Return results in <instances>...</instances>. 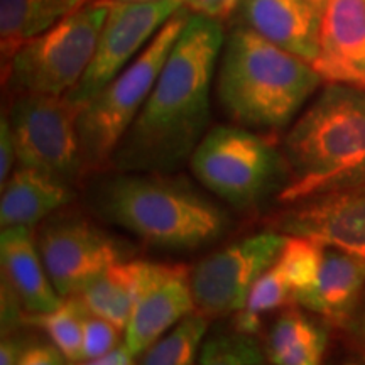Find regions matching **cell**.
I'll return each instance as SVG.
<instances>
[{
    "instance_id": "obj_1",
    "label": "cell",
    "mask_w": 365,
    "mask_h": 365,
    "mask_svg": "<svg viewBox=\"0 0 365 365\" xmlns=\"http://www.w3.org/2000/svg\"><path fill=\"white\" fill-rule=\"evenodd\" d=\"M225 38L222 22L190 14L144 107L113 153L120 173L171 175L208 132L210 88Z\"/></svg>"
},
{
    "instance_id": "obj_2",
    "label": "cell",
    "mask_w": 365,
    "mask_h": 365,
    "mask_svg": "<svg viewBox=\"0 0 365 365\" xmlns=\"http://www.w3.org/2000/svg\"><path fill=\"white\" fill-rule=\"evenodd\" d=\"M282 156L284 203L365 182L364 86L328 81L286 134Z\"/></svg>"
},
{
    "instance_id": "obj_3",
    "label": "cell",
    "mask_w": 365,
    "mask_h": 365,
    "mask_svg": "<svg viewBox=\"0 0 365 365\" xmlns=\"http://www.w3.org/2000/svg\"><path fill=\"white\" fill-rule=\"evenodd\" d=\"M322 81L308 61L240 26L230 31L223 44L217 93L227 117L237 125L276 132L298 115Z\"/></svg>"
},
{
    "instance_id": "obj_4",
    "label": "cell",
    "mask_w": 365,
    "mask_h": 365,
    "mask_svg": "<svg viewBox=\"0 0 365 365\" xmlns=\"http://www.w3.org/2000/svg\"><path fill=\"white\" fill-rule=\"evenodd\" d=\"M91 208L103 220L145 244L191 250L225 234V210L190 182L158 173H120L103 178L91 193Z\"/></svg>"
},
{
    "instance_id": "obj_5",
    "label": "cell",
    "mask_w": 365,
    "mask_h": 365,
    "mask_svg": "<svg viewBox=\"0 0 365 365\" xmlns=\"http://www.w3.org/2000/svg\"><path fill=\"white\" fill-rule=\"evenodd\" d=\"M190 14L180 9L148 48L80 108L76 127L86 175L110 168L117 145L144 107Z\"/></svg>"
},
{
    "instance_id": "obj_6",
    "label": "cell",
    "mask_w": 365,
    "mask_h": 365,
    "mask_svg": "<svg viewBox=\"0 0 365 365\" xmlns=\"http://www.w3.org/2000/svg\"><path fill=\"white\" fill-rule=\"evenodd\" d=\"M108 9L110 0H88L78 11L22 44L2 68L9 95L65 97L70 93L95 56Z\"/></svg>"
},
{
    "instance_id": "obj_7",
    "label": "cell",
    "mask_w": 365,
    "mask_h": 365,
    "mask_svg": "<svg viewBox=\"0 0 365 365\" xmlns=\"http://www.w3.org/2000/svg\"><path fill=\"white\" fill-rule=\"evenodd\" d=\"M190 168L208 191L232 207L257 205L287 178L286 161L267 137L240 125L208 130L190 159Z\"/></svg>"
},
{
    "instance_id": "obj_8",
    "label": "cell",
    "mask_w": 365,
    "mask_h": 365,
    "mask_svg": "<svg viewBox=\"0 0 365 365\" xmlns=\"http://www.w3.org/2000/svg\"><path fill=\"white\" fill-rule=\"evenodd\" d=\"M80 107L66 97L14 95L6 115L19 166L33 168L75 186L86 176L78 127Z\"/></svg>"
},
{
    "instance_id": "obj_9",
    "label": "cell",
    "mask_w": 365,
    "mask_h": 365,
    "mask_svg": "<svg viewBox=\"0 0 365 365\" xmlns=\"http://www.w3.org/2000/svg\"><path fill=\"white\" fill-rule=\"evenodd\" d=\"M286 235L266 232L215 250L191 269L196 312L207 318L239 313L254 282L274 266Z\"/></svg>"
},
{
    "instance_id": "obj_10",
    "label": "cell",
    "mask_w": 365,
    "mask_h": 365,
    "mask_svg": "<svg viewBox=\"0 0 365 365\" xmlns=\"http://www.w3.org/2000/svg\"><path fill=\"white\" fill-rule=\"evenodd\" d=\"M36 242L49 279L63 299L78 296L125 257L124 244L80 215H56L41 227Z\"/></svg>"
},
{
    "instance_id": "obj_11",
    "label": "cell",
    "mask_w": 365,
    "mask_h": 365,
    "mask_svg": "<svg viewBox=\"0 0 365 365\" xmlns=\"http://www.w3.org/2000/svg\"><path fill=\"white\" fill-rule=\"evenodd\" d=\"M182 7V0L110 2L88 70L65 97L76 107H83L148 48L161 27Z\"/></svg>"
},
{
    "instance_id": "obj_12",
    "label": "cell",
    "mask_w": 365,
    "mask_h": 365,
    "mask_svg": "<svg viewBox=\"0 0 365 365\" xmlns=\"http://www.w3.org/2000/svg\"><path fill=\"white\" fill-rule=\"evenodd\" d=\"M291 205L276 220L281 234L307 237L365 261V182Z\"/></svg>"
},
{
    "instance_id": "obj_13",
    "label": "cell",
    "mask_w": 365,
    "mask_h": 365,
    "mask_svg": "<svg viewBox=\"0 0 365 365\" xmlns=\"http://www.w3.org/2000/svg\"><path fill=\"white\" fill-rule=\"evenodd\" d=\"M195 309L188 267L145 261L143 284L125 327L124 345L132 355H140Z\"/></svg>"
},
{
    "instance_id": "obj_14",
    "label": "cell",
    "mask_w": 365,
    "mask_h": 365,
    "mask_svg": "<svg viewBox=\"0 0 365 365\" xmlns=\"http://www.w3.org/2000/svg\"><path fill=\"white\" fill-rule=\"evenodd\" d=\"M313 68L325 81L365 88V0H328Z\"/></svg>"
},
{
    "instance_id": "obj_15",
    "label": "cell",
    "mask_w": 365,
    "mask_h": 365,
    "mask_svg": "<svg viewBox=\"0 0 365 365\" xmlns=\"http://www.w3.org/2000/svg\"><path fill=\"white\" fill-rule=\"evenodd\" d=\"M240 17L264 39L309 65L319 53L322 12L308 0H242Z\"/></svg>"
},
{
    "instance_id": "obj_16",
    "label": "cell",
    "mask_w": 365,
    "mask_h": 365,
    "mask_svg": "<svg viewBox=\"0 0 365 365\" xmlns=\"http://www.w3.org/2000/svg\"><path fill=\"white\" fill-rule=\"evenodd\" d=\"M364 287L365 261L344 250L325 247L317 281L312 289L296 298V304L341 327L357 309Z\"/></svg>"
},
{
    "instance_id": "obj_17",
    "label": "cell",
    "mask_w": 365,
    "mask_h": 365,
    "mask_svg": "<svg viewBox=\"0 0 365 365\" xmlns=\"http://www.w3.org/2000/svg\"><path fill=\"white\" fill-rule=\"evenodd\" d=\"M2 276L19 294L27 314L49 313L63 303L54 289L31 227H7L0 235Z\"/></svg>"
},
{
    "instance_id": "obj_18",
    "label": "cell",
    "mask_w": 365,
    "mask_h": 365,
    "mask_svg": "<svg viewBox=\"0 0 365 365\" xmlns=\"http://www.w3.org/2000/svg\"><path fill=\"white\" fill-rule=\"evenodd\" d=\"M75 198V186L33 168L19 166L2 186L0 223L33 227L51 217Z\"/></svg>"
},
{
    "instance_id": "obj_19",
    "label": "cell",
    "mask_w": 365,
    "mask_h": 365,
    "mask_svg": "<svg viewBox=\"0 0 365 365\" xmlns=\"http://www.w3.org/2000/svg\"><path fill=\"white\" fill-rule=\"evenodd\" d=\"M88 0H0V53L7 66L22 44L58 24Z\"/></svg>"
},
{
    "instance_id": "obj_20",
    "label": "cell",
    "mask_w": 365,
    "mask_h": 365,
    "mask_svg": "<svg viewBox=\"0 0 365 365\" xmlns=\"http://www.w3.org/2000/svg\"><path fill=\"white\" fill-rule=\"evenodd\" d=\"M145 261H120L100 274L78 298L86 312L125 330L143 284Z\"/></svg>"
},
{
    "instance_id": "obj_21",
    "label": "cell",
    "mask_w": 365,
    "mask_h": 365,
    "mask_svg": "<svg viewBox=\"0 0 365 365\" xmlns=\"http://www.w3.org/2000/svg\"><path fill=\"white\" fill-rule=\"evenodd\" d=\"M327 333L298 308H287L267 335L266 354L272 365H323Z\"/></svg>"
},
{
    "instance_id": "obj_22",
    "label": "cell",
    "mask_w": 365,
    "mask_h": 365,
    "mask_svg": "<svg viewBox=\"0 0 365 365\" xmlns=\"http://www.w3.org/2000/svg\"><path fill=\"white\" fill-rule=\"evenodd\" d=\"M86 314L88 312L78 298H68L53 312L27 314L26 325L41 328L66 360L80 362Z\"/></svg>"
},
{
    "instance_id": "obj_23",
    "label": "cell",
    "mask_w": 365,
    "mask_h": 365,
    "mask_svg": "<svg viewBox=\"0 0 365 365\" xmlns=\"http://www.w3.org/2000/svg\"><path fill=\"white\" fill-rule=\"evenodd\" d=\"M207 330L208 318L198 312L191 313L140 354L137 365H193Z\"/></svg>"
},
{
    "instance_id": "obj_24",
    "label": "cell",
    "mask_w": 365,
    "mask_h": 365,
    "mask_svg": "<svg viewBox=\"0 0 365 365\" xmlns=\"http://www.w3.org/2000/svg\"><path fill=\"white\" fill-rule=\"evenodd\" d=\"M289 304H294L293 291L276 267H269L250 287L244 308L235 317V330L257 335L261 331V317L264 313H271Z\"/></svg>"
},
{
    "instance_id": "obj_25",
    "label": "cell",
    "mask_w": 365,
    "mask_h": 365,
    "mask_svg": "<svg viewBox=\"0 0 365 365\" xmlns=\"http://www.w3.org/2000/svg\"><path fill=\"white\" fill-rule=\"evenodd\" d=\"M323 249L325 245L307 239V237L286 235L284 247H282L277 261L274 262V267L281 272L287 286L293 291L294 304L296 298L312 289L317 281L319 266H322Z\"/></svg>"
},
{
    "instance_id": "obj_26",
    "label": "cell",
    "mask_w": 365,
    "mask_h": 365,
    "mask_svg": "<svg viewBox=\"0 0 365 365\" xmlns=\"http://www.w3.org/2000/svg\"><path fill=\"white\" fill-rule=\"evenodd\" d=\"M196 365H272L266 346L247 333H220L205 341Z\"/></svg>"
},
{
    "instance_id": "obj_27",
    "label": "cell",
    "mask_w": 365,
    "mask_h": 365,
    "mask_svg": "<svg viewBox=\"0 0 365 365\" xmlns=\"http://www.w3.org/2000/svg\"><path fill=\"white\" fill-rule=\"evenodd\" d=\"M118 328L107 319L86 314L83 325V346L81 360H90L107 355L118 346Z\"/></svg>"
},
{
    "instance_id": "obj_28",
    "label": "cell",
    "mask_w": 365,
    "mask_h": 365,
    "mask_svg": "<svg viewBox=\"0 0 365 365\" xmlns=\"http://www.w3.org/2000/svg\"><path fill=\"white\" fill-rule=\"evenodd\" d=\"M240 4L242 0H182V6L191 14L218 22L230 19Z\"/></svg>"
},
{
    "instance_id": "obj_29",
    "label": "cell",
    "mask_w": 365,
    "mask_h": 365,
    "mask_svg": "<svg viewBox=\"0 0 365 365\" xmlns=\"http://www.w3.org/2000/svg\"><path fill=\"white\" fill-rule=\"evenodd\" d=\"M17 365H66V357L53 344L29 341L22 350Z\"/></svg>"
},
{
    "instance_id": "obj_30",
    "label": "cell",
    "mask_w": 365,
    "mask_h": 365,
    "mask_svg": "<svg viewBox=\"0 0 365 365\" xmlns=\"http://www.w3.org/2000/svg\"><path fill=\"white\" fill-rule=\"evenodd\" d=\"M16 161L17 154L12 130L11 125H9L6 112H2V120H0V182H2V186L6 185L14 173V164H16Z\"/></svg>"
},
{
    "instance_id": "obj_31",
    "label": "cell",
    "mask_w": 365,
    "mask_h": 365,
    "mask_svg": "<svg viewBox=\"0 0 365 365\" xmlns=\"http://www.w3.org/2000/svg\"><path fill=\"white\" fill-rule=\"evenodd\" d=\"M29 344L27 339L21 336V333H11V335L2 336V345H0V365H17L22 350Z\"/></svg>"
},
{
    "instance_id": "obj_32",
    "label": "cell",
    "mask_w": 365,
    "mask_h": 365,
    "mask_svg": "<svg viewBox=\"0 0 365 365\" xmlns=\"http://www.w3.org/2000/svg\"><path fill=\"white\" fill-rule=\"evenodd\" d=\"M134 357L135 355H132L125 345H120L102 357L80 360V362H71L70 365H137Z\"/></svg>"
},
{
    "instance_id": "obj_33",
    "label": "cell",
    "mask_w": 365,
    "mask_h": 365,
    "mask_svg": "<svg viewBox=\"0 0 365 365\" xmlns=\"http://www.w3.org/2000/svg\"><path fill=\"white\" fill-rule=\"evenodd\" d=\"M346 325H350L355 344H357L359 352L362 354L365 362V299L364 303H359L357 309H355L352 318H350V322L346 323Z\"/></svg>"
},
{
    "instance_id": "obj_34",
    "label": "cell",
    "mask_w": 365,
    "mask_h": 365,
    "mask_svg": "<svg viewBox=\"0 0 365 365\" xmlns=\"http://www.w3.org/2000/svg\"><path fill=\"white\" fill-rule=\"evenodd\" d=\"M309 4H312V6H314L318 9L319 12H323V9L327 7V4H328V0H308Z\"/></svg>"
},
{
    "instance_id": "obj_35",
    "label": "cell",
    "mask_w": 365,
    "mask_h": 365,
    "mask_svg": "<svg viewBox=\"0 0 365 365\" xmlns=\"http://www.w3.org/2000/svg\"><path fill=\"white\" fill-rule=\"evenodd\" d=\"M110 2H158V0H110Z\"/></svg>"
},
{
    "instance_id": "obj_36",
    "label": "cell",
    "mask_w": 365,
    "mask_h": 365,
    "mask_svg": "<svg viewBox=\"0 0 365 365\" xmlns=\"http://www.w3.org/2000/svg\"><path fill=\"white\" fill-rule=\"evenodd\" d=\"M345 365H364V364H359V362H349V364H345Z\"/></svg>"
}]
</instances>
